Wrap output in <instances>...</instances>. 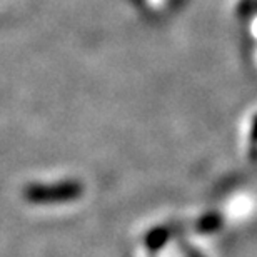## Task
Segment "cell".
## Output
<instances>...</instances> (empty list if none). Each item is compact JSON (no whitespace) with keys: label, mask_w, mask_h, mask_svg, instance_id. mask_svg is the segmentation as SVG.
Masks as SVG:
<instances>
[{"label":"cell","mask_w":257,"mask_h":257,"mask_svg":"<svg viewBox=\"0 0 257 257\" xmlns=\"http://www.w3.org/2000/svg\"><path fill=\"white\" fill-rule=\"evenodd\" d=\"M24 199L30 204L50 205L74 202L84 195V184L79 181H60L55 184H29L24 189Z\"/></svg>","instance_id":"obj_1"},{"label":"cell","mask_w":257,"mask_h":257,"mask_svg":"<svg viewBox=\"0 0 257 257\" xmlns=\"http://www.w3.org/2000/svg\"><path fill=\"white\" fill-rule=\"evenodd\" d=\"M224 217L219 212H207L200 217L191 220V222H176L172 224L174 232H184V230H192L195 234H212L222 229Z\"/></svg>","instance_id":"obj_2"},{"label":"cell","mask_w":257,"mask_h":257,"mask_svg":"<svg viewBox=\"0 0 257 257\" xmlns=\"http://www.w3.org/2000/svg\"><path fill=\"white\" fill-rule=\"evenodd\" d=\"M172 235H176L172 224L156 225V227H152L146 235H144V245H146L151 252H156V250L162 249L164 245L171 240Z\"/></svg>","instance_id":"obj_3"},{"label":"cell","mask_w":257,"mask_h":257,"mask_svg":"<svg viewBox=\"0 0 257 257\" xmlns=\"http://www.w3.org/2000/svg\"><path fill=\"white\" fill-rule=\"evenodd\" d=\"M179 249H181V252L184 254V257H204L202 252H199L197 249L194 247V245H191L187 242V240L184 239H179Z\"/></svg>","instance_id":"obj_4"}]
</instances>
